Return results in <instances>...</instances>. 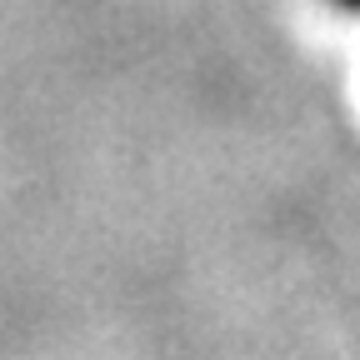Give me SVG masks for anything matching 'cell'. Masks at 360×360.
<instances>
[{"mask_svg":"<svg viewBox=\"0 0 360 360\" xmlns=\"http://www.w3.org/2000/svg\"><path fill=\"white\" fill-rule=\"evenodd\" d=\"M345 6H355V11H360V0H345Z\"/></svg>","mask_w":360,"mask_h":360,"instance_id":"cell-1","label":"cell"}]
</instances>
